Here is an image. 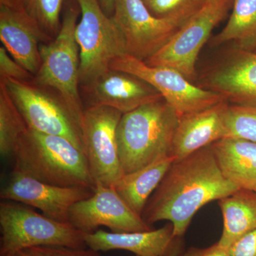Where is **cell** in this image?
Instances as JSON below:
<instances>
[{
  "label": "cell",
  "mask_w": 256,
  "mask_h": 256,
  "mask_svg": "<svg viewBox=\"0 0 256 256\" xmlns=\"http://www.w3.org/2000/svg\"><path fill=\"white\" fill-rule=\"evenodd\" d=\"M110 69L132 74L154 88L178 117L200 112L226 100L218 92L193 85L181 73L164 66H150L129 54L112 60Z\"/></svg>",
  "instance_id": "30bf717a"
},
{
  "label": "cell",
  "mask_w": 256,
  "mask_h": 256,
  "mask_svg": "<svg viewBox=\"0 0 256 256\" xmlns=\"http://www.w3.org/2000/svg\"><path fill=\"white\" fill-rule=\"evenodd\" d=\"M80 92L85 108L108 106L122 114L163 99L148 82L132 74L112 69L80 86Z\"/></svg>",
  "instance_id": "5bb4252c"
},
{
  "label": "cell",
  "mask_w": 256,
  "mask_h": 256,
  "mask_svg": "<svg viewBox=\"0 0 256 256\" xmlns=\"http://www.w3.org/2000/svg\"><path fill=\"white\" fill-rule=\"evenodd\" d=\"M101 8L108 16H112L116 0H98Z\"/></svg>",
  "instance_id": "1f68e13d"
},
{
  "label": "cell",
  "mask_w": 256,
  "mask_h": 256,
  "mask_svg": "<svg viewBox=\"0 0 256 256\" xmlns=\"http://www.w3.org/2000/svg\"><path fill=\"white\" fill-rule=\"evenodd\" d=\"M112 18L124 35L127 54L144 62L188 22L154 16L143 0H116Z\"/></svg>",
  "instance_id": "8fae6325"
},
{
  "label": "cell",
  "mask_w": 256,
  "mask_h": 256,
  "mask_svg": "<svg viewBox=\"0 0 256 256\" xmlns=\"http://www.w3.org/2000/svg\"><path fill=\"white\" fill-rule=\"evenodd\" d=\"M144 3L154 16L186 22L201 9L205 2L204 0H146Z\"/></svg>",
  "instance_id": "484cf974"
},
{
  "label": "cell",
  "mask_w": 256,
  "mask_h": 256,
  "mask_svg": "<svg viewBox=\"0 0 256 256\" xmlns=\"http://www.w3.org/2000/svg\"><path fill=\"white\" fill-rule=\"evenodd\" d=\"M229 42L238 50L256 52V0H233L232 14L213 44Z\"/></svg>",
  "instance_id": "7402d4cb"
},
{
  "label": "cell",
  "mask_w": 256,
  "mask_h": 256,
  "mask_svg": "<svg viewBox=\"0 0 256 256\" xmlns=\"http://www.w3.org/2000/svg\"><path fill=\"white\" fill-rule=\"evenodd\" d=\"M80 10L76 28L80 50V86L108 72L112 60L127 54L124 35L98 0H75Z\"/></svg>",
  "instance_id": "8992f818"
},
{
  "label": "cell",
  "mask_w": 256,
  "mask_h": 256,
  "mask_svg": "<svg viewBox=\"0 0 256 256\" xmlns=\"http://www.w3.org/2000/svg\"><path fill=\"white\" fill-rule=\"evenodd\" d=\"M65 0H24L25 11L44 32L54 38L60 31V15Z\"/></svg>",
  "instance_id": "d4e9b609"
},
{
  "label": "cell",
  "mask_w": 256,
  "mask_h": 256,
  "mask_svg": "<svg viewBox=\"0 0 256 256\" xmlns=\"http://www.w3.org/2000/svg\"><path fill=\"white\" fill-rule=\"evenodd\" d=\"M28 128L44 134L62 136L84 152L82 124L63 99L53 90L32 82L0 79Z\"/></svg>",
  "instance_id": "52a82bcc"
},
{
  "label": "cell",
  "mask_w": 256,
  "mask_h": 256,
  "mask_svg": "<svg viewBox=\"0 0 256 256\" xmlns=\"http://www.w3.org/2000/svg\"><path fill=\"white\" fill-rule=\"evenodd\" d=\"M254 191H255V192H256V190H254Z\"/></svg>",
  "instance_id": "d590c367"
},
{
  "label": "cell",
  "mask_w": 256,
  "mask_h": 256,
  "mask_svg": "<svg viewBox=\"0 0 256 256\" xmlns=\"http://www.w3.org/2000/svg\"><path fill=\"white\" fill-rule=\"evenodd\" d=\"M226 138L256 142V104H230L224 114Z\"/></svg>",
  "instance_id": "cb8c5ba5"
},
{
  "label": "cell",
  "mask_w": 256,
  "mask_h": 256,
  "mask_svg": "<svg viewBox=\"0 0 256 256\" xmlns=\"http://www.w3.org/2000/svg\"><path fill=\"white\" fill-rule=\"evenodd\" d=\"M69 222L85 234L92 233L100 226L107 227L114 233L153 229L128 206L114 186L101 184L96 185L92 196L72 207Z\"/></svg>",
  "instance_id": "4fadbf2b"
},
{
  "label": "cell",
  "mask_w": 256,
  "mask_h": 256,
  "mask_svg": "<svg viewBox=\"0 0 256 256\" xmlns=\"http://www.w3.org/2000/svg\"><path fill=\"white\" fill-rule=\"evenodd\" d=\"M233 0H210L193 15L161 50L146 60L150 66L168 67L190 80L202 47L215 26L224 20Z\"/></svg>",
  "instance_id": "ba28073f"
},
{
  "label": "cell",
  "mask_w": 256,
  "mask_h": 256,
  "mask_svg": "<svg viewBox=\"0 0 256 256\" xmlns=\"http://www.w3.org/2000/svg\"><path fill=\"white\" fill-rule=\"evenodd\" d=\"M4 256H36L30 249L22 250Z\"/></svg>",
  "instance_id": "d6a6232c"
},
{
  "label": "cell",
  "mask_w": 256,
  "mask_h": 256,
  "mask_svg": "<svg viewBox=\"0 0 256 256\" xmlns=\"http://www.w3.org/2000/svg\"><path fill=\"white\" fill-rule=\"evenodd\" d=\"M222 174L239 190L256 188V142L226 138L212 144Z\"/></svg>",
  "instance_id": "d6986e66"
},
{
  "label": "cell",
  "mask_w": 256,
  "mask_h": 256,
  "mask_svg": "<svg viewBox=\"0 0 256 256\" xmlns=\"http://www.w3.org/2000/svg\"><path fill=\"white\" fill-rule=\"evenodd\" d=\"M178 239L173 234L171 223L146 232L114 233L97 230L85 234L88 248L97 252L127 250L136 256H174Z\"/></svg>",
  "instance_id": "2e32d148"
},
{
  "label": "cell",
  "mask_w": 256,
  "mask_h": 256,
  "mask_svg": "<svg viewBox=\"0 0 256 256\" xmlns=\"http://www.w3.org/2000/svg\"><path fill=\"white\" fill-rule=\"evenodd\" d=\"M14 171L60 186L96 188L84 152L62 136L28 128L14 154Z\"/></svg>",
  "instance_id": "3957f363"
},
{
  "label": "cell",
  "mask_w": 256,
  "mask_h": 256,
  "mask_svg": "<svg viewBox=\"0 0 256 256\" xmlns=\"http://www.w3.org/2000/svg\"><path fill=\"white\" fill-rule=\"evenodd\" d=\"M122 112L108 106L85 108L82 121L84 152L96 186H114L124 176L117 144Z\"/></svg>",
  "instance_id": "9c48e42d"
},
{
  "label": "cell",
  "mask_w": 256,
  "mask_h": 256,
  "mask_svg": "<svg viewBox=\"0 0 256 256\" xmlns=\"http://www.w3.org/2000/svg\"><path fill=\"white\" fill-rule=\"evenodd\" d=\"M34 76L14 60L6 48L0 46V79L11 78L24 82H32Z\"/></svg>",
  "instance_id": "4316f807"
},
{
  "label": "cell",
  "mask_w": 256,
  "mask_h": 256,
  "mask_svg": "<svg viewBox=\"0 0 256 256\" xmlns=\"http://www.w3.org/2000/svg\"><path fill=\"white\" fill-rule=\"evenodd\" d=\"M180 256H230L229 248L220 246L218 242L205 248H190Z\"/></svg>",
  "instance_id": "f546056e"
},
{
  "label": "cell",
  "mask_w": 256,
  "mask_h": 256,
  "mask_svg": "<svg viewBox=\"0 0 256 256\" xmlns=\"http://www.w3.org/2000/svg\"><path fill=\"white\" fill-rule=\"evenodd\" d=\"M238 190L222 174L210 146L173 162L142 217L150 226L168 220L174 236L180 238L202 207Z\"/></svg>",
  "instance_id": "6da1fadb"
},
{
  "label": "cell",
  "mask_w": 256,
  "mask_h": 256,
  "mask_svg": "<svg viewBox=\"0 0 256 256\" xmlns=\"http://www.w3.org/2000/svg\"><path fill=\"white\" fill-rule=\"evenodd\" d=\"M206 86L228 102L256 104V52L236 48L226 62L210 74Z\"/></svg>",
  "instance_id": "ac0fdd59"
},
{
  "label": "cell",
  "mask_w": 256,
  "mask_h": 256,
  "mask_svg": "<svg viewBox=\"0 0 256 256\" xmlns=\"http://www.w3.org/2000/svg\"><path fill=\"white\" fill-rule=\"evenodd\" d=\"M0 256L36 247L87 248L85 233L72 224L52 220L16 202L0 204Z\"/></svg>",
  "instance_id": "5b68a950"
},
{
  "label": "cell",
  "mask_w": 256,
  "mask_h": 256,
  "mask_svg": "<svg viewBox=\"0 0 256 256\" xmlns=\"http://www.w3.org/2000/svg\"><path fill=\"white\" fill-rule=\"evenodd\" d=\"M0 6L18 11H25L24 0H0Z\"/></svg>",
  "instance_id": "4dcf8cb0"
},
{
  "label": "cell",
  "mask_w": 256,
  "mask_h": 256,
  "mask_svg": "<svg viewBox=\"0 0 256 256\" xmlns=\"http://www.w3.org/2000/svg\"><path fill=\"white\" fill-rule=\"evenodd\" d=\"M174 161L166 156L132 172L124 174L114 186L128 206L142 216L148 200Z\"/></svg>",
  "instance_id": "ffe728a7"
},
{
  "label": "cell",
  "mask_w": 256,
  "mask_h": 256,
  "mask_svg": "<svg viewBox=\"0 0 256 256\" xmlns=\"http://www.w3.org/2000/svg\"><path fill=\"white\" fill-rule=\"evenodd\" d=\"M77 6L68 4L57 36L40 44L42 65L32 82L58 94L82 124L85 106L80 92V50L75 35L80 13Z\"/></svg>",
  "instance_id": "277c9868"
},
{
  "label": "cell",
  "mask_w": 256,
  "mask_h": 256,
  "mask_svg": "<svg viewBox=\"0 0 256 256\" xmlns=\"http://www.w3.org/2000/svg\"><path fill=\"white\" fill-rule=\"evenodd\" d=\"M0 40L10 56L35 76L42 65L40 44L53 38L26 11L0 6Z\"/></svg>",
  "instance_id": "9a60e30c"
},
{
  "label": "cell",
  "mask_w": 256,
  "mask_h": 256,
  "mask_svg": "<svg viewBox=\"0 0 256 256\" xmlns=\"http://www.w3.org/2000/svg\"><path fill=\"white\" fill-rule=\"evenodd\" d=\"M230 256H256V228L229 248Z\"/></svg>",
  "instance_id": "f1b7e54d"
},
{
  "label": "cell",
  "mask_w": 256,
  "mask_h": 256,
  "mask_svg": "<svg viewBox=\"0 0 256 256\" xmlns=\"http://www.w3.org/2000/svg\"><path fill=\"white\" fill-rule=\"evenodd\" d=\"M36 256H102L92 249L66 247H36L30 248Z\"/></svg>",
  "instance_id": "83f0119b"
},
{
  "label": "cell",
  "mask_w": 256,
  "mask_h": 256,
  "mask_svg": "<svg viewBox=\"0 0 256 256\" xmlns=\"http://www.w3.org/2000/svg\"><path fill=\"white\" fill-rule=\"evenodd\" d=\"M223 216L224 228L218 242L229 248L256 228V192L238 190L218 200Z\"/></svg>",
  "instance_id": "44dd1931"
},
{
  "label": "cell",
  "mask_w": 256,
  "mask_h": 256,
  "mask_svg": "<svg viewBox=\"0 0 256 256\" xmlns=\"http://www.w3.org/2000/svg\"><path fill=\"white\" fill-rule=\"evenodd\" d=\"M28 128L4 82L0 80V154L2 158H12Z\"/></svg>",
  "instance_id": "603a6c76"
},
{
  "label": "cell",
  "mask_w": 256,
  "mask_h": 256,
  "mask_svg": "<svg viewBox=\"0 0 256 256\" xmlns=\"http://www.w3.org/2000/svg\"><path fill=\"white\" fill-rule=\"evenodd\" d=\"M228 102L180 118L173 140L172 156L184 159L226 137L224 114Z\"/></svg>",
  "instance_id": "e0dca14e"
},
{
  "label": "cell",
  "mask_w": 256,
  "mask_h": 256,
  "mask_svg": "<svg viewBox=\"0 0 256 256\" xmlns=\"http://www.w3.org/2000/svg\"><path fill=\"white\" fill-rule=\"evenodd\" d=\"M204 1L205 2H206L210 1V0H204Z\"/></svg>",
  "instance_id": "836d02e7"
},
{
  "label": "cell",
  "mask_w": 256,
  "mask_h": 256,
  "mask_svg": "<svg viewBox=\"0 0 256 256\" xmlns=\"http://www.w3.org/2000/svg\"><path fill=\"white\" fill-rule=\"evenodd\" d=\"M95 188L86 186H60L43 182L12 170L0 192L2 200L34 207L52 220L69 222V214L75 204L94 194Z\"/></svg>",
  "instance_id": "7c38bea8"
},
{
  "label": "cell",
  "mask_w": 256,
  "mask_h": 256,
  "mask_svg": "<svg viewBox=\"0 0 256 256\" xmlns=\"http://www.w3.org/2000/svg\"><path fill=\"white\" fill-rule=\"evenodd\" d=\"M143 1L144 2H146V0H143Z\"/></svg>",
  "instance_id": "e575fe53"
},
{
  "label": "cell",
  "mask_w": 256,
  "mask_h": 256,
  "mask_svg": "<svg viewBox=\"0 0 256 256\" xmlns=\"http://www.w3.org/2000/svg\"><path fill=\"white\" fill-rule=\"evenodd\" d=\"M180 117L164 100L124 114L117 128V144L124 174L172 156Z\"/></svg>",
  "instance_id": "7a4b0ae2"
}]
</instances>
